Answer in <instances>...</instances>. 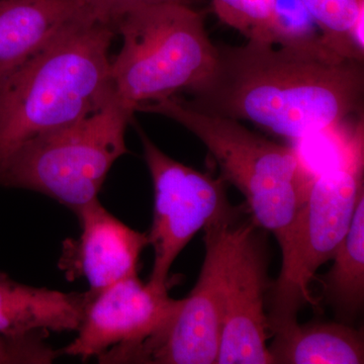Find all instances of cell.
<instances>
[{
  "label": "cell",
  "mask_w": 364,
  "mask_h": 364,
  "mask_svg": "<svg viewBox=\"0 0 364 364\" xmlns=\"http://www.w3.org/2000/svg\"><path fill=\"white\" fill-rule=\"evenodd\" d=\"M363 62L335 52L320 35L286 44H220L212 71L182 100L298 143L363 114Z\"/></svg>",
  "instance_id": "cell-1"
},
{
  "label": "cell",
  "mask_w": 364,
  "mask_h": 364,
  "mask_svg": "<svg viewBox=\"0 0 364 364\" xmlns=\"http://www.w3.org/2000/svg\"><path fill=\"white\" fill-rule=\"evenodd\" d=\"M116 31L88 18L26 63L0 90V164L35 136L81 121L114 98Z\"/></svg>",
  "instance_id": "cell-2"
},
{
  "label": "cell",
  "mask_w": 364,
  "mask_h": 364,
  "mask_svg": "<svg viewBox=\"0 0 364 364\" xmlns=\"http://www.w3.org/2000/svg\"><path fill=\"white\" fill-rule=\"evenodd\" d=\"M363 117L348 142L311 179L286 240L279 246L282 268L270 286L268 329L273 335L298 323L306 305H314L310 284L318 268L333 259L364 195Z\"/></svg>",
  "instance_id": "cell-3"
},
{
  "label": "cell",
  "mask_w": 364,
  "mask_h": 364,
  "mask_svg": "<svg viewBox=\"0 0 364 364\" xmlns=\"http://www.w3.org/2000/svg\"><path fill=\"white\" fill-rule=\"evenodd\" d=\"M136 112L168 117L200 139L223 181L245 198L254 224L282 245L311 181L296 148L272 142L236 119L196 111L176 95L139 105Z\"/></svg>",
  "instance_id": "cell-4"
},
{
  "label": "cell",
  "mask_w": 364,
  "mask_h": 364,
  "mask_svg": "<svg viewBox=\"0 0 364 364\" xmlns=\"http://www.w3.org/2000/svg\"><path fill=\"white\" fill-rule=\"evenodd\" d=\"M114 31L123 39L111 60L114 97L139 105L174 97L202 82L214 67L217 45L203 16L182 1H159L124 14Z\"/></svg>",
  "instance_id": "cell-5"
},
{
  "label": "cell",
  "mask_w": 364,
  "mask_h": 364,
  "mask_svg": "<svg viewBox=\"0 0 364 364\" xmlns=\"http://www.w3.org/2000/svg\"><path fill=\"white\" fill-rule=\"evenodd\" d=\"M134 112L114 97L81 121L26 141L0 164V186L41 193L75 213L97 200L112 165L129 152Z\"/></svg>",
  "instance_id": "cell-6"
},
{
  "label": "cell",
  "mask_w": 364,
  "mask_h": 364,
  "mask_svg": "<svg viewBox=\"0 0 364 364\" xmlns=\"http://www.w3.org/2000/svg\"><path fill=\"white\" fill-rule=\"evenodd\" d=\"M240 210L203 229L205 253L195 287L176 315L152 336L98 356L102 364L217 363L228 275L244 222Z\"/></svg>",
  "instance_id": "cell-7"
},
{
  "label": "cell",
  "mask_w": 364,
  "mask_h": 364,
  "mask_svg": "<svg viewBox=\"0 0 364 364\" xmlns=\"http://www.w3.org/2000/svg\"><path fill=\"white\" fill-rule=\"evenodd\" d=\"M144 158L154 188L149 245L154 251L151 286L168 291L169 272L181 251L200 230L233 214L225 181L165 154L141 129Z\"/></svg>",
  "instance_id": "cell-8"
},
{
  "label": "cell",
  "mask_w": 364,
  "mask_h": 364,
  "mask_svg": "<svg viewBox=\"0 0 364 364\" xmlns=\"http://www.w3.org/2000/svg\"><path fill=\"white\" fill-rule=\"evenodd\" d=\"M181 304L182 299L170 298L168 291L144 284L138 275L114 282L91 293L77 336L60 349L61 355L85 361L109 349L140 343L167 324Z\"/></svg>",
  "instance_id": "cell-9"
},
{
  "label": "cell",
  "mask_w": 364,
  "mask_h": 364,
  "mask_svg": "<svg viewBox=\"0 0 364 364\" xmlns=\"http://www.w3.org/2000/svg\"><path fill=\"white\" fill-rule=\"evenodd\" d=\"M258 227L244 222L225 296L221 341L217 363L273 364L268 350L265 294L267 277V246Z\"/></svg>",
  "instance_id": "cell-10"
},
{
  "label": "cell",
  "mask_w": 364,
  "mask_h": 364,
  "mask_svg": "<svg viewBox=\"0 0 364 364\" xmlns=\"http://www.w3.org/2000/svg\"><path fill=\"white\" fill-rule=\"evenodd\" d=\"M74 214L81 233L62 245L58 267L68 282L85 279L88 291L97 293L114 282L138 275L144 249L149 246L147 233L127 226L111 214L100 198Z\"/></svg>",
  "instance_id": "cell-11"
},
{
  "label": "cell",
  "mask_w": 364,
  "mask_h": 364,
  "mask_svg": "<svg viewBox=\"0 0 364 364\" xmlns=\"http://www.w3.org/2000/svg\"><path fill=\"white\" fill-rule=\"evenodd\" d=\"M95 18L85 0H0V90L74 26Z\"/></svg>",
  "instance_id": "cell-12"
},
{
  "label": "cell",
  "mask_w": 364,
  "mask_h": 364,
  "mask_svg": "<svg viewBox=\"0 0 364 364\" xmlns=\"http://www.w3.org/2000/svg\"><path fill=\"white\" fill-rule=\"evenodd\" d=\"M91 293H64L21 284L0 272V335L77 331Z\"/></svg>",
  "instance_id": "cell-13"
},
{
  "label": "cell",
  "mask_w": 364,
  "mask_h": 364,
  "mask_svg": "<svg viewBox=\"0 0 364 364\" xmlns=\"http://www.w3.org/2000/svg\"><path fill=\"white\" fill-rule=\"evenodd\" d=\"M273 336L268 347L273 364L364 363L363 333L343 322L296 323Z\"/></svg>",
  "instance_id": "cell-14"
},
{
  "label": "cell",
  "mask_w": 364,
  "mask_h": 364,
  "mask_svg": "<svg viewBox=\"0 0 364 364\" xmlns=\"http://www.w3.org/2000/svg\"><path fill=\"white\" fill-rule=\"evenodd\" d=\"M332 260L331 269L321 279L326 301L342 322H351L364 303V195Z\"/></svg>",
  "instance_id": "cell-15"
},
{
  "label": "cell",
  "mask_w": 364,
  "mask_h": 364,
  "mask_svg": "<svg viewBox=\"0 0 364 364\" xmlns=\"http://www.w3.org/2000/svg\"><path fill=\"white\" fill-rule=\"evenodd\" d=\"M301 0H213L218 18L248 40L272 44L294 42L287 26Z\"/></svg>",
  "instance_id": "cell-16"
},
{
  "label": "cell",
  "mask_w": 364,
  "mask_h": 364,
  "mask_svg": "<svg viewBox=\"0 0 364 364\" xmlns=\"http://www.w3.org/2000/svg\"><path fill=\"white\" fill-rule=\"evenodd\" d=\"M328 47L364 61V0H301Z\"/></svg>",
  "instance_id": "cell-17"
},
{
  "label": "cell",
  "mask_w": 364,
  "mask_h": 364,
  "mask_svg": "<svg viewBox=\"0 0 364 364\" xmlns=\"http://www.w3.org/2000/svg\"><path fill=\"white\" fill-rule=\"evenodd\" d=\"M49 332L21 336L0 335V364H51L61 352L48 343Z\"/></svg>",
  "instance_id": "cell-18"
},
{
  "label": "cell",
  "mask_w": 364,
  "mask_h": 364,
  "mask_svg": "<svg viewBox=\"0 0 364 364\" xmlns=\"http://www.w3.org/2000/svg\"><path fill=\"white\" fill-rule=\"evenodd\" d=\"M166 0H85L86 6L98 23L114 28L117 21L133 9Z\"/></svg>",
  "instance_id": "cell-19"
},
{
  "label": "cell",
  "mask_w": 364,
  "mask_h": 364,
  "mask_svg": "<svg viewBox=\"0 0 364 364\" xmlns=\"http://www.w3.org/2000/svg\"><path fill=\"white\" fill-rule=\"evenodd\" d=\"M166 1H182V0H166Z\"/></svg>",
  "instance_id": "cell-20"
}]
</instances>
